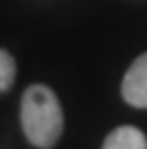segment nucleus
I'll list each match as a JSON object with an SVG mask.
<instances>
[{
	"label": "nucleus",
	"mask_w": 147,
	"mask_h": 149,
	"mask_svg": "<svg viewBox=\"0 0 147 149\" xmlns=\"http://www.w3.org/2000/svg\"><path fill=\"white\" fill-rule=\"evenodd\" d=\"M21 130L37 149H54L63 135V109L47 84H30L21 95Z\"/></svg>",
	"instance_id": "nucleus-1"
},
{
	"label": "nucleus",
	"mask_w": 147,
	"mask_h": 149,
	"mask_svg": "<svg viewBox=\"0 0 147 149\" xmlns=\"http://www.w3.org/2000/svg\"><path fill=\"white\" fill-rule=\"evenodd\" d=\"M121 98L138 109H147V51L140 54L124 74Z\"/></svg>",
	"instance_id": "nucleus-2"
},
{
	"label": "nucleus",
	"mask_w": 147,
	"mask_h": 149,
	"mask_svg": "<svg viewBox=\"0 0 147 149\" xmlns=\"http://www.w3.org/2000/svg\"><path fill=\"white\" fill-rule=\"evenodd\" d=\"M103 149H147V137L135 126H119L105 137Z\"/></svg>",
	"instance_id": "nucleus-3"
},
{
	"label": "nucleus",
	"mask_w": 147,
	"mask_h": 149,
	"mask_svg": "<svg viewBox=\"0 0 147 149\" xmlns=\"http://www.w3.org/2000/svg\"><path fill=\"white\" fill-rule=\"evenodd\" d=\"M16 81V61L7 49H0V93L9 91Z\"/></svg>",
	"instance_id": "nucleus-4"
}]
</instances>
